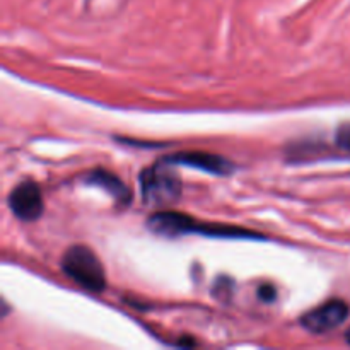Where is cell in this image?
Wrapping results in <instances>:
<instances>
[{
	"label": "cell",
	"instance_id": "6da1fadb",
	"mask_svg": "<svg viewBox=\"0 0 350 350\" xmlns=\"http://www.w3.org/2000/svg\"><path fill=\"white\" fill-rule=\"evenodd\" d=\"M147 228L166 238H178L185 234H204L211 238H262L258 232L246 231L238 226L200 222L181 212H157L147 219Z\"/></svg>",
	"mask_w": 350,
	"mask_h": 350
},
{
	"label": "cell",
	"instance_id": "7a4b0ae2",
	"mask_svg": "<svg viewBox=\"0 0 350 350\" xmlns=\"http://www.w3.org/2000/svg\"><path fill=\"white\" fill-rule=\"evenodd\" d=\"M62 270L68 279L89 293L99 294L106 289V273L101 260L88 246H70L62 258Z\"/></svg>",
	"mask_w": 350,
	"mask_h": 350
},
{
	"label": "cell",
	"instance_id": "3957f363",
	"mask_svg": "<svg viewBox=\"0 0 350 350\" xmlns=\"http://www.w3.org/2000/svg\"><path fill=\"white\" fill-rule=\"evenodd\" d=\"M173 166L161 159L140 173V191L147 205H170L181 197V178Z\"/></svg>",
	"mask_w": 350,
	"mask_h": 350
},
{
	"label": "cell",
	"instance_id": "277c9868",
	"mask_svg": "<svg viewBox=\"0 0 350 350\" xmlns=\"http://www.w3.org/2000/svg\"><path fill=\"white\" fill-rule=\"evenodd\" d=\"M7 205L17 219L26 222L40 219L44 211L43 195L33 180H24L14 187L7 197Z\"/></svg>",
	"mask_w": 350,
	"mask_h": 350
},
{
	"label": "cell",
	"instance_id": "5b68a950",
	"mask_svg": "<svg viewBox=\"0 0 350 350\" xmlns=\"http://www.w3.org/2000/svg\"><path fill=\"white\" fill-rule=\"evenodd\" d=\"M349 304L340 299H332L301 317V325L311 334H327L340 327L349 318Z\"/></svg>",
	"mask_w": 350,
	"mask_h": 350
},
{
	"label": "cell",
	"instance_id": "8992f818",
	"mask_svg": "<svg viewBox=\"0 0 350 350\" xmlns=\"http://www.w3.org/2000/svg\"><path fill=\"white\" fill-rule=\"evenodd\" d=\"M163 159L174 166L180 164V166L195 167V170L217 174V176H228L234 171V164L229 163L228 159L211 152H202V150H185V152L170 154V156H164Z\"/></svg>",
	"mask_w": 350,
	"mask_h": 350
},
{
	"label": "cell",
	"instance_id": "52a82bcc",
	"mask_svg": "<svg viewBox=\"0 0 350 350\" xmlns=\"http://www.w3.org/2000/svg\"><path fill=\"white\" fill-rule=\"evenodd\" d=\"M84 181L92 187H99L106 191V193L111 195V198H115V202H118L120 205H129L132 202V191L129 190L125 183L116 176L111 171H106L103 167L98 170L89 171L84 176Z\"/></svg>",
	"mask_w": 350,
	"mask_h": 350
},
{
	"label": "cell",
	"instance_id": "ba28073f",
	"mask_svg": "<svg viewBox=\"0 0 350 350\" xmlns=\"http://www.w3.org/2000/svg\"><path fill=\"white\" fill-rule=\"evenodd\" d=\"M335 144L342 150L350 154V123H344V125L338 126L337 133H335Z\"/></svg>",
	"mask_w": 350,
	"mask_h": 350
},
{
	"label": "cell",
	"instance_id": "9c48e42d",
	"mask_svg": "<svg viewBox=\"0 0 350 350\" xmlns=\"http://www.w3.org/2000/svg\"><path fill=\"white\" fill-rule=\"evenodd\" d=\"M258 297L263 303H273L277 297V291L272 284H262L258 287Z\"/></svg>",
	"mask_w": 350,
	"mask_h": 350
},
{
	"label": "cell",
	"instance_id": "30bf717a",
	"mask_svg": "<svg viewBox=\"0 0 350 350\" xmlns=\"http://www.w3.org/2000/svg\"><path fill=\"white\" fill-rule=\"evenodd\" d=\"M345 338H347V344L350 345V328L347 330V334H345Z\"/></svg>",
	"mask_w": 350,
	"mask_h": 350
}]
</instances>
